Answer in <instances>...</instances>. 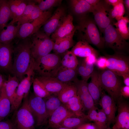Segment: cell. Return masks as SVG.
Here are the masks:
<instances>
[{"label": "cell", "mask_w": 129, "mask_h": 129, "mask_svg": "<svg viewBox=\"0 0 129 129\" xmlns=\"http://www.w3.org/2000/svg\"><path fill=\"white\" fill-rule=\"evenodd\" d=\"M31 42L30 37L19 40L14 46V60L11 73L21 81L25 77L31 62Z\"/></svg>", "instance_id": "6da1fadb"}, {"label": "cell", "mask_w": 129, "mask_h": 129, "mask_svg": "<svg viewBox=\"0 0 129 129\" xmlns=\"http://www.w3.org/2000/svg\"><path fill=\"white\" fill-rule=\"evenodd\" d=\"M97 26L94 20L85 16L79 17L76 27L80 40L102 49L105 46L104 41Z\"/></svg>", "instance_id": "7a4b0ae2"}, {"label": "cell", "mask_w": 129, "mask_h": 129, "mask_svg": "<svg viewBox=\"0 0 129 129\" xmlns=\"http://www.w3.org/2000/svg\"><path fill=\"white\" fill-rule=\"evenodd\" d=\"M30 38L31 61L34 68L41 58L49 54L53 50L54 42L43 31L39 30Z\"/></svg>", "instance_id": "3957f363"}, {"label": "cell", "mask_w": 129, "mask_h": 129, "mask_svg": "<svg viewBox=\"0 0 129 129\" xmlns=\"http://www.w3.org/2000/svg\"><path fill=\"white\" fill-rule=\"evenodd\" d=\"M115 73L107 69L100 72V79L102 90H104L116 102L123 98L120 91L123 86L120 79Z\"/></svg>", "instance_id": "277c9868"}, {"label": "cell", "mask_w": 129, "mask_h": 129, "mask_svg": "<svg viewBox=\"0 0 129 129\" xmlns=\"http://www.w3.org/2000/svg\"><path fill=\"white\" fill-rule=\"evenodd\" d=\"M111 23L105 29L103 33L105 46L111 48L116 53L125 54L129 44Z\"/></svg>", "instance_id": "5b68a950"}, {"label": "cell", "mask_w": 129, "mask_h": 129, "mask_svg": "<svg viewBox=\"0 0 129 129\" xmlns=\"http://www.w3.org/2000/svg\"><path fill=\"white\" fill-rule=\"evenodd\" d=\"M61 58L54 53H49L41 58L34 67V71L39 76L54 77L61 65Z\"/></svg>", "instance_id": "8992f818"}, {"label": "cell", "mask_w": 129, "mask_h": 129, "mask_svg": "<svg viewBox=\"0 0 129 129\" xmlns=\"http://www.w3.org/2000/svg\"><path fill=\"white\" fill-rule=\"evenodd\" d=\"M28 97L24 99L22 105L16 113L13 121L16 129H35V120L29 107Z\"/></svg>", "instance_id": "52a82bcc"}, {"label": "cell", "mask_w": 129, "mask_h": 129, "mask_svg": "<svg viewBox=\"0 0 129 129\" xmlns=\"http://www.w3.org/2000/svg\"><path fill=\"white\" fill-rule=\"evenodd\" d=\"M110 5L105 0H100L97 4L93 7L92 12L94 16V20L102 33L110 24L113 23V19L109 16V11L111 9Z\"/></svg>", "instance_id": "ba28073f"}, {"label": "cell", "mask_w": 129, "mask_h": 129, "mask_svg": "<svg viewBox=\"0 0 129 129\" xmlns=\"http://www.w3.org/2000/svg\"><path fill=\"white\" fill-rule=\"evenodd\" d=\"M107 69L120 76L121 74L129 73V59L125 54L115 53L112 55L106 54Z\"/></svg>", "instance_id": "9c48e42d"}, {"label": "cell", "mask_w": 129, "mask_h": 129, "mask_svg": "<svg viewBox=\"0 0 129 129\" xmlns=\"http://www.w3.org/2000/svg\"><path fill=\"white\" fill-rule=\"evenodd\" d=\"M28 103L34 119H35L37 125L41 126L46 124L48 117L43 99L35 95H32L28 98Z\"/></svg>", "instance_id": "30bf717a"}, {"label": "cell", "mask_w": 129, "mask_h": 129, "mask_svg": "<svg viewBox=\"0 0 129 129\" xmlns=\"http://www.w3.org/2000/svg\"><path fill=\"white\" fill-rule=\"evenodd\" d=\"M51 15L49 11H44L42 16L32 22L20 25L16 38L19 40L30 37L39 30Z\"/></svg>", "instance_id": "8fae6325"}, {"label": "cell", "mask_w": 129, "mask_h": 129, "mask_svg": "<svg viewBox=\"0 0 129 129\" xmlns=\"http://www.w3.org/2000/svg\"><path fill=\"white\" fill-rule=\"evenodd\" d=\"M34 72L30 68L26 73L27 76L20 82L17 87L11 110H16L19 108L23 98L27 97L31 83H32Z\"/></svg>", "instance_id": "7c38bea8"}, {"label": "cell", "mask_w": 129, "mask_h": 129, "mask_svg": "<svg viewBox=\"0 0 129 129\" xmlns=\"http://www.w3.org/2000/svg\"><path fill=\"white\" fill-rule=\"evenodd\" d=\"M117 115L113 126L119 129H129V104L122 98L116 102Z\"/></svg>", "instance_id": "4fadbf2b"}, {"label": "cell", "mask_w": 129, "mask_h": 129, "mask_svg": "<svg viewBox=\"0 0 129 129\" xmlns=\"http://www.w3.org/2000/svg\"><path fill=\"white\" fill-rule=\"evenodd\" d=\"M77 89V95L83 106V111H87L95 106L94 100L89 91L87 82L78 79L73 82Z\"/></svg>", "instance_id": "5bb4252c"}, {"label": "cell", "mask_w": 129, "mask_h": 129, "mask_svg": "<svg viewBox=\"0 0 129 129\" xmlns=\"http://www.w3.org/2000/svg\"><path fill=\"white\" fill-rule=\"evenodd\" d=\"M98 104L101 107L106 116L108 126L110 127L111 124L115 123L117 111L116 102L111 97L102 91Z\"/></svg>", "instance_id": "9a60e30c"}, {"label": "cell", "mask_w": 129, "mask_h": 129, "mask_svg": "<svg viewBox=\"0 0 129 129\" xmlns=\"http://www.w3.org/2000/svg\"><path fill=\"white\" fill-rule=\"evenodd\" d=\"M13 47L12 42L7 44L0 43V72L11 74Z\"/></svg>", "instance_id": "2e32d148"}, {"label": "cell", "mask_w": 129, "mask_h": 129, "mask_svg": "<svg viewBox=\"0 0 129 129\" xmlns=\"http://www.w3.org/2000/svg\"><path fill=\"white\" fill-rule=\"evenodd\" d=\"M71 117H77L63 104L49 118L47 122L48 127L53 129L60 127L65 119Z\"/></svg>", "instance_id": "e0dca14e"}, {"label": "cell", "mask_w": 129, "mask_h": 129, "mask_svg": "<svg viewBox=\"0 0 129 129\" xmlns=\"http://www.w3.org/2000/svg\"><path fill=\"white\" fill-rule=\"evenodd\" d=\"M66 15L64 7L58 8L43 25V31L49 37L56 31Z\"/></svg>", "instance_id": "ac0fdd59"}, {"label": "cell", "mask_w": 129, "mask_h": 129, "mask_svg": "<svg viewBox=\"0 0 129 129\" xmlns=\"http://www.w3.org/2000/svg\"><path fill=\"white\" fill-rule=\"evenodd\" d=\"M73 17L70 14L66 15L56 31L51 35L54 42L56 39L65 37L71 33L75 28L73 23Z\"/></svg>", "instance_id": "d6986e66"}, {"label": "cell", "mask_w": 129, "mask_h": 129, "mask_svg": "<svg viewBox=\"0 0 129 129\" xmlns=\"http://www.w3.org/2000/svg\"><path fill=\"white\" fill-rule=\"evenodd\" d=\"M44 12L39 9L33 0H28L27 4L23 14L16 22L20 25L31 22L42 16Z\"/></svg>", "instance_id": "ffe728a7"}, {"label": "cell", "mask_w": 129, "mask_h": 129, "mask_svg": "<svg viewBox=\"0 0 129 129\" xmlns=\"http://www.w3.org/2000/svg\"><path fill=\"white\" fill-rule=\"evenodd\" d=\"M90 82L87 83L88 88L95 105L98 103L102 89L100 79V72L94 70L91 77Z\"/></svg>", "instance_id": "44dd1931"}, {"label": "cell", "mask_w": 129, "mask_h": 129, "mask_svg": "<svg viewBox=\"0 0 129 129\" xmlns=\"http://www.w3.org/2000/svg\"><path fill=\"white\" fill-rule=\"evenodd\" d=\"M76 30L75 27V29L70 34L55 41L53 50L55 53L62 56L69 48L74 46L73 37Z\"/></svg>", "instance_id": "7402d4cb"}, {"label": "cell", "mask_w": 129, "mask_h": 129, "mask_svg": "<svg viewBox=\"0 0 129 129\" xmlns=\"http://www.w3.org/2000/svg\"><path fill=\"white\" fill-rule=\"evenodd\" d=\"M36 78L44 85L51 94L58 95L66 83H63L54 77L39 76Z\"/></svg>", "instance_id": "603a6c76"}, {"label": "cell", "mask_w": 129, "mask_h": 129, "mask_svg": "<svg viewBox=\"0 0 129 129\" xmlns=\"http://www.w3.org/2000/svg\"><path fill=\"white\" fill-rule=\"evenodd\" d=\"M76 56L86 57L93 54L97 57L98 55L97 50L87 42L79 40L73 47L70 51Z\"/></svg>", "instance_id": "cb8c5ba5"}, {"label": "cell", "mask_w": 129, "mask_h": 129, "mask_svg": "<svg viewBox=\"0 0 129 129\" xmlns=\"http://www.w3.org/2000/svg\"><path fill=\"white\" fill-rule=\"evenodd\" d=\"M8 4L12 15V20L14 23L22 16L28 3V0H9Z\"/></svg>", "instance_id": "d4e9b609"}, {"label": "cell", "mask_w": 129, "mask_h": 129, "mask_svg": "<svg viewBox=\"0 0 129 129\" xmlns=\"http://www.w3.org/2000/svg\"><path fill=\"white\" fill-rule=\"evenodd\" d=\"M70 1L72 11L79 17L86 16L87 14L92 12L93 7L85 0H71Z\"/></svg>", "instance_id": "484cf974"}, {"label": "cell", "mask_w": 129, "mask_h": 129, "mask_svg": "<svg viewBox=\"0 0 129 129\" xmlns=\"http://www.w3.org/2000/svg\"><path fill=\"white\" fill-rule=\"evenodd\" d=\"M11 22L8 24L5 29L0 32V43H9L12 42L16 37L20 25L16 26Z\"/></svg>", "instance_id": "4316f807"}, {"label": "cell", "mask_w": 129, "mask_h": 129, "mask_svg": "<svg viewBox=\"0 0 129 129\" xmlns=\"http://www.w3.org/2000/svg\"><path fill=\"white\" fill-rule=\"evenodd\" d=\"M76 69H72L63 67L61 66L54 77L64 83L73 82L77 79Z\"/></svg>", "instance_id": "83f0119b"}, {"label": "cell", "mask_w": 129, "mask_h": 129, "mask_svg": "<svg viewBox=\"0 0 129 129\" xmlns=\"http://www.w3.org/2000/svg\"><path fill=\"white\" fill-rule=\"evenodd\" d=\"M5 86V83L0 91V121L7 116L11 109V104L6 94Z\"/></svg>", "instance_id": "f1b7e54d"}, {"label": "cell", "mask_w": 129, "mask_h": 129, "mask_svg": "<svg viewBox=\"0 0 129 129\" xmlns=\"http://www.w3.org/2000/svg\"><path fill=\"white\" fill-rule=\"evenodd\" d=\"M12 15L8 0H0V32L7 26Z\"/></svg>", "instance_id": "f546056e"}, {"label": "cell", "mask_w": 129, "mask_h": 129, "mask_svg": "<svg viewBox=\"0 0 129 129\" xmlns=\"http://www.w3.org/2000/svg\"><path fill=\"white\" fill-rule=\"evenodd\" d=\"M77 95V88L73 82L66 83L58 94L62 103L65 104L71 98Z\"/></svg>", "instance_id": "4dcf8cb0"}, {"label": "cell", "mask_w": 129, "mask_h": 129, "mask_svg": "<svg viewBox=\"0 0 129 129\" xmlns=\"http://www.w3.org/2000/svg\"><path fill=\"white\" fill-rule=\"evenodd\" d=\"M19 82L18 79L16 76H12L9 74L8 79L5 82L6 93L10 101L11 107L16 94V88L19 84Z\"/></svg>", "instance_id": "1f68e13d"}, {"label": "cell", "mask_w": 129, "mask_h": 129, "mask_svg": "<svg viewBox=\"0 0 129 129\" xmlns=\"http://www.w3.org/2000/svg\"><path fill=\"white\" fill-rule=\"evenodd\" d=\"M64 105L77 117H81L86 118V115L83 111V106L77 95L71 98Z\"/></svg>", "instance_id": "d6a6232c"}, {"label": "cell", "mask_w": 129, "mask_h": 129, "mask_svg": "<svg viewBox=\"0 0 129 129\" xmlns=\"http://www.w3.org/2000/svg\"><path fill=\"white\" fill-rule=\"evenodd\" d=\"M45 102L48 118L52 113L63 103L58 95L51 94L48 97L43 98Z\"/></svg>", "instance_id": "836d02e7"}, {"label": "cell", "mask_w": 129, "mask_h": 129, "mask_svg": "<svg viewBox=\"0 0 129 129\" xmlns=\"http://www.w3.org/2000/svg\"><path fill=\"white\" fill-rule=\"evenodd\" d=\"M62 56L61 62V66L70 69H76L78 61L76 56L70 51H68Z\"/></svg>", "instance_id": "e575fe53"}, {"label": "cell", "mask_w": 129, "mask_h": 129, "mask_svg": "<svg viewBox=\"0 0 129 129\" xmlns=\"http://www.w3.org/2000/svg\"><path fill=\"white\" fill-rule=\"evenodd\" d=\"M94 64H89L83 60L81 62H78L76 70L78 74L81 76L82 80L87 82L94 70Z\"/></svg>", "instance_id": "d590c367"}, {"label": "cell", "mask_w": 129, "mask_h": 129, "mask_svg": "<svg viewBox=\"0 0 129 129\" xmlns=\"http://www.w3.org/2000/svg\"><path fill=\"white\" fill-rule=\"evenodd\" d=\"M129 20L128 16H124L117 22L113 23L118 32L125 40L129 38V31L128 27Z\"/></svg>", "instance_id": "8d00e7d4"}, {"label": "cell", "mask_w": 129, "mask_h": 129, "mask_svg": "<svg viewBox=\"0 0 129 129\" xmlns=\"http://www.w3.org/2000/svg\"><path fill=\"white\" fill-rule=\"evenodd\" d=\"M88 122L87 119L81 117H69L63 122L60 127L69 129H75L81 124Z\"/></svg>", "instance_id": "74e56055"}, {"label": "cell", "mask_w": 129, "mask_h": 129, "mask_svg": "<svg viewBox=\"0 0 129 129\" xmlns=\"http://www.w3.org/2000/svg\"><path fill=\"white\" fill-rule=\"evenodd\" d=\"M32 83L34 94L36 96L44 98L51 94L47 90L43 84L36 77L33 78Z\"/></svg>", "instance_id": "f35d334b"}, {"label": "cell", "mask_w": 129, "mask_h": 129, "mask_svg": "<svg viewBox=\"0 0 129 129\" xmlns=\"http://www.w3.org/2000/svg\"><path fill=\"white\" fill-rule=\"evenodd\" d=\"M125 11L123 0H121L118 5L111 9L109 16L111 19L114 18L118 21L124 17Z\"/></svg>", "instance_id": "ab89813d"}, {"label": "cell", "mask_w": 129, "mask_h": 129, "mask_svg": "<svg viewBox=\"0 0 129 129\" xmlns=\"http://www.w3.org/2000/svg\"><path fill=\"white\" fill-rule=\"evenodd\" d=\"M39 9L43 12L48 11L54 7L58 6L61 3V0H33Z\"/></svg>", "instance_id": "60d3db41"}, {"label": "cell", "mask_w": 129, "mask_h": 129, "mask_svg": "<svg viewBox=\"0 0 129 129\" xmlns=\"http://www.w3.org/2000/svg\"><path fill=\"white\" fill-rule=\"evenodd\" d=\"M98 116L94 123L98 129H106L108 127L106 116L102 109H98Z\"/></svg>", "instance_id": "b9f144b4"}, {"label": "cell", "mask_w": 129, "mask_h": 129, "mask_svg": "<svg viewBox=\"0 0 129 129\" xmlns=\"http://www.w3.org/2000/svg\"><path fill=\"white\" fill-rule=\"evenodd\" d=\"M98 109V108L95 106L88 111L85 118L88 121L94 122L96 121L98 116V112L97 111Z\"/></svg>", "instance_id": "7bdbcfd3"}, {"label": "cell", "mask_w": 129, "mask_h": 129, "mask_svg": "<svg viewBox=\"0 0 129 129\" xmlns=\"http://www.w3.org/2000/svg\"><path fill=\"white\" fill-rule=\"evenodd\" d=\"M107 58L105 56H101L97 58L95 63L97 67L102 70L107 69Z\"/></svg>", "instance_id": "ee69618b"}, {"label": "cell", "mask_w": 129, "mask_h": 129, "mask_svg": "<svg viewBox=\"0 0 129 129\" xmlns=\"http://www.w3.org/2000/svg\"><path fill=\"white\" fill-rule=\"evenodd\" d=\"M0 129H16L13 121L10 120L0 121Z\"/></svg>", "instance_id": "f6af8a7d"}, {"label": "cell", "mask_w": 129, "mask_h": 129, "mask_svg": "<svg viewBox=\"0 0 129 129\" xmlns=\"http://www.w3.org/2000/svg\"><path fill=\"white\" fill-rule=\"evenodd\" d=\"M75 129H98L94 123L87 122L80 125Z\"/></svg>", "instance_id": "bcb514c9"}, {"label": "cell", "mask_w": 129, "mask_h": 129, "mask_svg": "<svg viewBox=\"0 0 129 129\" xmlns=\"http://www.w3.org/2000/svg\"><path fill=\"white\" fill-rule=\"evenodd\" d=\"M120 94L121 97L123 98H129V86H123L120 89Z\"/></svg>", "instance_id": "7dc6e473"}, {"label": "cell", "mask_w": 129, "mask_h": 129, "mask_svg": "<svg viewBox=\"0 0 129 129\" xmlns=\"http://www.w3.org/2000/svg\"><path fill=\"white\" fill-rule=\"evenodd\" d=\"M97 57L95 55L92 54L85 58L83 60L86 63L89 64H95Z\"/></svg>", "instance_id": "c3c4849f"}, {"label": "cell", "mask_w": 129, "mask_h": 129, "mask_svg": "<svg viewBox=\"0 0 129 129\" xmlns=\"http://www.w3.org/2000/svg\"><path fill=\"white\" fill-rule=\"evenodd\" d=\"M120 76L123 77L124 83L125 86H129V73L123 74Z\"/></svg>", "instance_id": "681fc988"}, {"label": "cell", "mask_w": 129, "mask_h": 129, "mask_svg": "<svg viewBox=\"0 0 129 129\" xmlns=\"http://www.w3.org/2000/svg\"><path fill=\"white\" fill-rule=\"evenodd\" d=\"M121 0H105V2L108 4L114 7L118 5Z\"/></svg>", "instance_id": "f907efd6"}, {"label": "cell", "mask_w": 129, "mask_h": 129, "mask_svg": "<svg viewBox=\"0 0 129 129\" xmlns=\"http://www.w3.org/2000/svg\"><path fill=\"white\" fill-rule=\"evenodd\" d=\"M6 81L4 76L2 74H0V91L4 84L5 83Z\"/></svg>", "instance_id": "816d5d0a"}, {"label": "cell", "mask_w": 129, "mask_h": 129, "mask_svg": "<svg viewBox=\"0 0 129 129\" xmlns=\"http://www.w3.org/2000/svg\"><path fill=\"white\" fill-rule=\"evenodd\" d=\"M85 0L89 4L93 7L97 4L100 1V0Z\"/></svg>", "instance_id": "f5cc1de1"}, {"label": "cell", "mask_w": 129, "mask_h": 129, "mask_svg": "<svg viewBox=\"0 0 129 129\" xmlns=\"http://www.w3.org/2000/svg\"><path fill=\"white\" fill-rule=\"evenodd\" d=\"M124 4L125 9L126 10L127 13L129 14V0H123Z\"/></svg>", "instance_id": "db71d44e"}, {"label": "cell", "mask_w": 129, "mask_h": 129, "mask_svg": "<svg viewBox=\"0 0 129 129\" xmlns=\"http://www.w3.org/2000/svg\"><path fill=\"white\" fill-rule=\"evenodd\" d=\"M68 129L66 128L62 127H58L56 128H53V129Z\"/></svg>", "instance_id": "11a10c76"}, {"label": "cell", "mask_w": 129, "mask_h": 129, "mask_svg": "<svg viewBox=\"0 0 129 129\" xmlns=\"http://www.w3.org/2000/svg\"><path fill=\"white\" fill-rule=\"evenodd\" d=\"M112 129H119L117 128H115L113 126L112 128Z\"/></svg>", "instance_id": "9f6ffc18"}, {"label": "cell", "mask_w": 129, "mask_h": 129, "mask_svg": "<svg viewBox=\"0 0 129 129\" xmlns=\"http://www.w3.org/2000/svg\"><path fill=\"white\" fill-rule=\"evenodd\" d=\"M106 129H111V128L110 127L108 128H106Z\"/></svg>", "instance_id": "6f0895ef"}]
</instances>
